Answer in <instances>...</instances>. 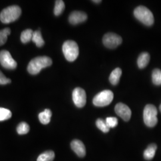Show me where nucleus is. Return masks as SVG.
Returning <instances> with one entry per match:
<instances>
[{"instance_id": "1", "label": "nucleus", "mask_w": 161, "mask_h": 161, "mask_svg": "<svg viewBox=\"0 0 161 161\" xmlns=\"http://www.w3.org/2000/svg\"><path fill=\"white\" fill-rule=\"evenodd\" d=\"M52 58L47 56H40L34 58L29 62L28 71L32 75H36L40 73L41 69L48 67L52 64Z\"/></svg>"}, {"instance_id": "2", "label": "nucleus", "mask_w": 161, "mask_h": 161, "mask_svg": "<svg viewBox=\"0 0 161 161\" xmlns=\"http://www.w3.org/2000/svg\"><path fill=\"white\" fill-rule=\"evenodd\" d=\"M21 8L17 6H12L4 8L0 14V20L4 23L14 22L20 17Z\"/></svg>"}, {"instance_id": "3", "label": "nucleus", "mask_w": 161, "mask_h": 161, "mask_svg": "<svg viewBox=\"0 0 161 161\" xmlns=\"http://www.w3.org/2000/svg\"><path fill=\"white\" fill-rule=\"evenodd\" d=\"M134 16L146 26H152L154 23V17L151 11L144 6H138L134 11Z\"/></svg>"}, {"instance_id": "4", "label": "nucleus", "mask_w": 161, "mask_h": 161, "mask_svg": "<svg viewBox=\"0 0 161 161\" xmlns=\"http://www.w3.org/2000/svg\"><path fill=\"white\" fill-rule=\"evenodd\" d=\"M64 56L69 62H74L79 55V48L74 41L68 40L64 42L62 47Z\"/></svg>"}, {"instance_id": "5", "label": "nucleus", "mask_w": 161, "mask_h": 161, "mask_svg": "<svg viewBox=\"0 0 161 161\" xmlns=\"http://www.w3.org/2000/svg\"><path fill=\"white\" fill-rule=\"evenodd\" d=\"M158 110L153 104H147L143 111V119L145 124L149 127H153L158 123Z\"/></svg>"}, {"instance_id": "6", "label": "nucleus", "mask_w": 161, "mask_h": 161, "mask_svg": "<svg viewBox=\"0 0 161 161\" xmlns=\"http://www.w3.org/2000/svg\"><path fill=\"white\" fill-rule=\"evenodd\" d=\"M114 99V93L110 90H104L98 93L94 97L92 102L97 107H104L109 105Z\"/></svg>"}, {"instance_id": "7", "label": "nucleus", "mask_w": 161, "mask_h": 161, "mask_svg": "<svg viewBox=\"0 0 161 161\" xmlns=\"http://www.w3.org/2000/svg\"><path fill=\"white\" fill-rule=\"evenodd\" d=\"M122 42L120 36L114 33H108L104 35L103 38V42L104 46L108 48H115L119 46Z\"/></svg>"}, {"instance_id": "8", "label": "nucleus", "mask_w": 161, "mask_h": 161, "mask_svg": "<svg viewBox=\"0 0 161 161\" xmlns=\"http://www.w3.org/2000/svg\"><path fill=\"white\" fill-rule=\"evenodd\" d=\"M0 63L6 69H14L17 67V63L12 58L10 52L5 50L0 52Z\"/></svg>"}, {"instance_id": "9", "label": "nucleus", "mask_w": 161, "mask_h": 161, "mask_svg": "<svg viewBox=\"0 0 161 161\" xmlns=\"http://www.w3.org/2000/svg\"><path fill=\"white\" fill-rule=\"evenodd\" d=\"M72 99L75 106L79 108H83L86 104V93L84 90L78 87L72 92Z\"/></svg>"}, {"instance_id": "10", "label": "nucleus", "mask_w": 161, "mask_h": 161, "mask_svg": "<svg viewBox=\"0 0 161 161\" xmlns=\"http://www.w3.org/2000/svg\"><path fill=\"white\" fill-rule=\"evenodd\" d=\"M115 112L125 121H128L131 116V111L130 108L125 104L119 103L115 106Z\"/></svg>"}, {"instance_id": "11", "label": "nucleus", "mask_w": 161, "mask_h": 161, "mask_svg": "<svg viewBox=\"0 0 161 161\" xmlns=\"http://www.w3.org/2000/svg\"><path fill=\"white\" fill-rule=\"evenodd\" d=\"M70 146L72 149L79 157H84L86 154V149L84 143L79 140H74L71 143Z\"/></svg>"}, {"instance_id": "12", "label": "nucleus", "mask_w": 161, "mask_h": 161, "mask_svg": "<svg viewBox=\"0 0 161 161\" xmlns=\"http://www.w3.org/2000/svg\"><path fill=\"white\" fill-rule=\"evenodd\" d=\"M87 19V15L84 12L75 11L69 16V21L72 25H77L85 22Z\"/></svg>"}, {"instance_id": "13", "label": "nucleus", "mask_w": 161, "mask_h": 161, "mask_svg": "<svg viewBox=\"0 0 161 161\" xmlns=\"http://www.w3.org/2000/svg\"><path fill=\"white\" fill-rule=\"evenodd\" d=\"M150 55L148 53H142L138 58L137 64L138 68L140 69L144 68L149 63Z\"/></svg>"}, {"instance_id": "14", "label": "nucleus", "mask_w": 161, "mask_h": 161, "mask_svg": "<svg viewBox=\"0 0 161 161\" xmlns=\"http://www.w3.org/2000/svg\"><path fill=\"white\" fill-rule=\"evenodd\" d=\"M52 116V111L48 109H46L44 110V111L41 112L38 115V118L41 124L46 125L50 123Z\"/></svg>"}, {"instance_id": "15", "label": "nucleus", "mask_w": 161, "mask_h": 161, "mask_svg": "<svg viewBox=\"0 0 161 161\" xmlns=\"http://www.w3.org/2000/svg\"><path fill=\"white\" fill-rule=\"evenodd\" d=\"M157 149V146L155 144L149 145L147 148L144 150V158L146 160H152L155 155L156 150Z\"/></svg>"}, {"instance_id": "16", "label": "nucleus", "mask_w": 161, "mask_h": 161, "mask_svg": "<svg viewBox=\"0 0 161 161\" xmlns=\"http://www.w3.org/2000/svg\"><path fill=\"white\" fill-rule=\"evenodd\" d=\"M122 75V70L120 68H116L114 69L109 76V80L112 85H117L119 82Z\"/></svg>"}, {"instance_id": "17", "label": "nucleus", "mask_w": 161, "mask_h": 161, "mask_svg": "<svg viewBox=\"0 0 161 161\" xmlns=\"http://www.w3.org/2000/svg\"><path fill=\"white\" fill-rule=\"evenodd\" d=\"M55 154L52 150L46 151L41 153L37 158V161H53L54 159Z\"/></svg>"}, {"instance_id": "18", "label": "nucleus", "mask_w": 161, "mask_h": 161, "mask_svg": "<svg viewBox=\"0 0 161 161\" xmlns=\"http://www.w3.org/2000/svg\"><path fill=\"white\" fill-rule=\"evenodd\" d=\"M32 40L34 42L38 47H41L44 44V41L42 37V35L40 31H36L34 32Z\"/></svg>"}, {"instance_id": "19", "label": "nucleus", "mask_w": 161, "mask_h": 161, "mask_svg": "<svg viewBox=\"0 0 161 161\" xmlns=\"http://www.w3.org/2000/svg\"><path fill=\"white\" fill-rule=\"evenodd\" d=\"M33 34H34V32L31 29H26L23 31L20 36L21 41L24 44L29 42V41L32 40V39Z\"/></svg>"}, {"instance_id": "20", "label": "nucleus", "mask_w": 161, "mask_h": 161, "mask_svg": "<svg viewBox=\"0 0 161 161\" xmlns=\"http://www.w3.org/2000/svg\"><path fill=\"white\" fill-rule=\"evenodd\" d=\"M65 5L64 1L62 0H58L56 1L55 3V7L54 9V13L56 16H59L60 15L64 10Z\"/></svg>"}, {"instance_id": "21", "label": "nucleus", "mask_w": 161, "mask_h": 161, "mask_svg": "<svg viewBox=\"0 0 161 161\" xmlns=\"http://www.w3.org/2000/svg\"><path fill=\"white\" fill-rule=\"evenodd\" d=\"M152 82L156 86L161 85V70L160 69H155L152 72Z\"/></svg>"}, {"instance_id": "22", "label": "nucleus", "mask_w": 161, "mask_h": 161, "mask_svg": "<svg viewBox=\"0 0 161 161\" xmlns=\"http://www.w3.org/2000/svg\"><path fill=\"white\" fill-rule=\"evenodd\" d=\"M10 29L8 28L0 31V46L6 43L7 40V36L10 34Z\"/></svg>"}, {"instance_id": "23", "label": "nucleus", "mask_w": 161, "mask_h": 161, "mask_svg": "<svg viewBox=\"0 0 161 161\" xmlns=\"http://www.w3.org/2000/svg\"><path fill=\"white\" fill-rule=\"evenodd\" d=\"M29 131V125L25 122H22L20 123L17 127V132L20 135H23L28 133Z\"/></svg>"}, {"instance_id": "24", "label": "nucleus", "mask_w": 161, "mask_h": 161, "mask_svg": "<svg viewBox=\"0 0 161 161\" xmlns=\"http://www.w3.org/2000/svg\"><path fill=\"white\" fill-rule=\"evenodd\" d=\"M12 114L10 110L0 108V121H6L12 117Z\"/></svg>"}, {"instance_id": "25", "label": "nucleus", "mask_w": 161, "mask_h": 161, "mask_svg": "<svg viewBox=\"0 0 161 161\" xmlns=\"http://www.w3.org/2000/svg\"><path fill=\"white\" fill-rule=\"evenodd\" d=\"M96 126L98 128L101 130L102 132L104 133H107L109 132L110 128L108 126L106 121H104L102 119H98L96 122Z\"/></svg>"}, {"instance_id": "26", "label": "nucleus", "mask_w": 161, "mask_h": 161, "mask_svg": "<svg viewBox=\"0 0 161 161\" xmlns=\"http://www.w3.org/2000/svg\"><path fill=\"white\" fill-rule=\"evenodd\" d=\"M105 121L109 128L116 127L118 124V119L115 117H108Z\"/></svg>"}, {"instance_id": "27", "label": "nucleus", "mask_w": 161, "mask_h": 161, "mask_svg": "<svg viewBox=\"0 0 161 161\" xmlns=\"http://www.w3.org/2000/svg\"><path fill=\"white\" fill-rule=\"evenodd\" d=\"M11 82V80L9 78H6L4 74L0 71V84L1 85H6Z\"/></svg>"}, {"instance_id": "28", "label": "nucleus", "mask_w": 161, "mask_h": 161, "mask_svg": "<svg viewBox=\"0 0 161 161\" xmlns=\"http://www.w3.org/2000/svg\"><path fill=\"white\" fill-rule=\"evenodd\" d=\"M92 2H94V3H101L102 2V1H100V0H99V1H92Z\"/></svg>"}, {"instance_id": "29", "label": "nucleus", "mask_w": 161, "mask_h": 161, "mask_svg": "<svg viewBox=\"0 0 161 161\" xmlns=\"http://www.w3.org/2000/svg\"><path fill=\"white\" fill-rule=\"evenodd\" d=\"M159 110H160V111L161 112V105H160V106H159Z\"/></svg>"}]
</instances>
